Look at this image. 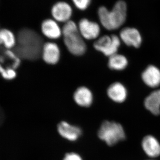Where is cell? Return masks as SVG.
Returning <instances> with one entry per match:
<instances>
[{"instance_id":"obj_7","label":"cell","mask_w":160,"mask_h":160,"mask_svg":"<svg viewBox=\"0 0 160 160\" xmlns=\"http://www.w3.org/2000/svg\"><path fill=\"white\" fill-rule=\"evenodd\" d=\"M41 56L46 64L56 65L58 62L61 57V51L59 46L53 42L44 43Z\"/></svg>"},{"instance_id":"obj_12","label":"cell","mask_w":160,"mask_h":160,"mask_svg":"<svg viewBox=\"0 0 160 160\" xmlns=\"http://www.w3.org/2000/svg\"><path fill=\"white\" fill-rule=\"evenodd\" d=\"M142 79L147 86L156 88L160 85V70L152 65L146 68L142 73Z\"/></svg>"},{"instance_id":"obj_16","label":"cell","mask_w":160,"mask_h":160,"mask_svg":"<svg viewBox=\"0 0 160 160\" xmlns=\"http://www.w3.org/2000/svg\"><path fill=\"white\" fill-rule=\"evenodd\" d=\"M145 107L155 115L160 114V89L152 92L144 102Z\"/></svg>"},{"instance_id":"obj_14","label":"cell","mask_w":160,"mask_h":160,"mask_svg":"<svg viewBox=\"0 0 160 160\" xmlns=\"http://www.w3.org/2000/svg\"><path fill=\"white\" fill-rule=\"evenodd\" d=\"M107 92L108 97L116 102H123L127 96L126 87L120 82H115L111 84L108 88Z\"/></svg>"},{"instance_id":"obj_17","label":"cell","mask_w":160,"mask_h":160,"mask_svg":"<svg viewBox=\"0 0 160 160\" xmlns=\"http://www.w3.org/2000/svg\"><path fill=\"white\" fill-rule=\"evenodd\" d=\"M0 42L6 49H11L16 46L17 38L10 30L3 29L0 31Z\"/></svg>"},{"instance_id":"obj_21","label":"cell","mask_w":160,"mask_h":160,"mask_svg":"<svg viewBox=\"0 0 160 160\" xmlns=\"http://www.w3.org/2000/svg\"><path fill=\"white\" fill-rule=\"evenodd\" d=\"M73 4L78 9L86 10L90 5L91 0H72Z\"/></svg>"},{"instance_id":"obj_2","label":"cell","mask_w":160,"mask_h":160,"mask_svg":"<svg viewBox=\"0 0 160 160\" xmlns=\"http://www.w3.org/2000/svg\"><path fill=\"white\" fill-rule=\"evenodd\" d=\"M62 32L64 44L71 54L81 56L86 53L87 46L76 23L72 20L66 22L62 28Z\"/></svg>"},{"instance_id":"obj_6","label":"cell","mask_w":160,"mask_h":160,"mask_svg":"<svg viewBox=\"0 0 160 160\" xmlns=\"http://www.w3.org/2000/svg\"><path fill=\"white\" fill-rule=\"evenodd\" d=\"M79 31L84 39L92 40L97 38L100 33V27L98 23L86 18L79 21L78 25Z\"/></svg>"},{"instance_id":"obj_18","label":"cell","mask_w":160,"mask_h":160,"mask_svg":"<svg viewBox=\"0 0 160 160\" xmlns=\"http://www.w3.org/2000/svg\"><path fill=\"white\" fill-rule=\"evenodd\" d=\"M128 64V60L126 57L118 53L109 57L108 61V66L112 70H123L126 69Z\"/></svg>"},{"instance_id":"obj_22","label":"cell","mask_w":160,"mask_h":160,"mask_svg":"<svg viewBox=\"0 0 160 160\" xmlns=\"http://www.w3.org/2000/svg\"><path fill=\"white\" fill-rule=\"evenodd\" d=\"M63 160H82V159L78 154L72 152V153L66 154Z\"/></svg>"},{"instance_id":"obj_11","label":"cell","mask_w":160,"mask_h":160,"mask_svg":"<svg viewBox=\"0 0 160 160\" xmlns=\"http://www.w3.org/2000/svg\"><path fill=\"white\" fill-rule=\"evenodd\" d=\"M73 100L79 106L89 107L93 102V95L91 90L85 86H80L75 91Z\"/></svg>"},{"instance_id":"obj_20","label":"cell","mask_w":160,"mask_h":160,"mask_svg":"<svg viewBox=\"0 0 160 160\" xmlns=\"http://www.w3.org/2000/svg\"><path fill=\"white\" fill-rule=\"evenodd\" d=\"M5 53L6 56L12 61V68L15 69L18 68L21 65V58L15 52L12 51L11 49H6Z\"/></svg>"},{"instance_id":"obj_9","label":"cell","mask_w":160,"mask_h":160,"mask_svg":"<svg viewBox=\"0 0 160 160\" xmlns=\"http://www.w3.org/2000/svg\"><path fill=\"white\" fill-rule=\"evenodd\" d=\"M41 29L43 35L49 39H58L62 36V29L54 19H47L43 21Z\"/></svg>"},{"instance_id":"obj_15","label":"cell","mask_w":160,"mask_h":160,"mask_svg":"<svg viewBox=\"0 0 160 160\" xmlns=\"http://www.w3.org/2000/svg\"><path fill=\"white\" fill-rule=\"evenodd\" d=\"M142 146L146 154L150 157H158L160 155V144L154 137H145L142 142Z\"/></svg>"},{"instance_id":"obj_5","label":"cell","mask_w":160,"mask_h":160,"mask_svg":"<svg viewBox=\"0 0 160 160\" xmlns=\"http://www.w3.org/2000/svg\"><path fill=\"white\" fill-rule=\"evenodd\" d=\"M121 45V39L116 35H105L97 40L93 44L94 49L109 57L117 53Z\"/></svg>"},{"instance_id":"obj_3","label":"cell","mask_w":160,"mask_h":160,"mask_svg":"<svg viewBox=\"0 0 160 160\" xmlns=\"http://www.w3.org/2000/svg\"><path fill=\"white\" fill-rule=\"evenodd\" d=\"M101 24L104 28L109 30L118 29L126 22L127 6L122 1L116 3L113 9L109 11L106 7L102 6L98 11Z\"/></svg>"},{"instance_id":"obj_19","label":"cell","mask_w":160,"mask_h":160,"mask_svg":"<svg viewBox=\"0 0 160 160\" xmlns=\"http://www.w3.org/2000/svg\"><path fill=\"white\" fill-rule=\"evenodd\" d=\"M0 72L3 78L8 81L14 79L17 75L16 69L12 67L4 68L2 65L0 66Z\"/></svg>"},{"instance_id":"obj_8","label":"cell","mask_w":160,"mask_h":160,"mask_svg":"<svg viewBox=\"0 0 160 160\" xmlns=\"http://www.w3.org/2000/svg\"><path fill=\"white\" fill-rule=\"evenodd\" d=\"M72 10L68 3L60 2L53 5L51 9V14L54 20L60 22L66 23L70 20Z\"/></svg>"},{"instance_id":"obj_4","label":"cell","mask_w":160,"mask_h":160,"mask_svg":"<svg viewBox=\"0 0 160 160\" xmlns=\"http://www.w3.org/2000/svg\"><path fill=\"white\" fill-rule=\"evenodd\" d=\"M98 136L109 146H113L126 138L125 132L120 124L108 121L102 123L98 132Z\"/></svg>"},{"instance_id":"obj_10","label":"cell","mask_w":160,"mask_h":160,"mask_svg":"<svg viewBox=\"0 0 160 160\" xmlns=\"http://www.w3.org/2000/svg\"><path fill=\"white\" fill-rule=\"evenodd\" d=\"M120 38L127 46L139 48L142 42L139 32L136 29L126 27L121 30Z\"/></svg>"},{"instance_id":"obj_1","label":"cell","mask_w":160,"mask_h":160,"mask_svg":"<svg viewBox=\"0 0 160 160\" xmlns=\"http://www.w3.org/2000/svg\"><path fill=\"white\" fill-rule=\"evenodd\" d=\"M15 52L20 58L34 61L42 54L43 40L37 32L29 29H21L18 33Z\"/></svg>"},{"instance_id":"obj_13","label":"cell","mask_w":160,"mask_h":160,"mask_svg":"<svg viewBox=\"0 0 160 160\" xmlns=\"http://www.w3.org/2000/svg\"><path fill=\"white\" fill-rule=\"evenodd\" d=\"M60 135L70 141L77 140L82 134V130L77 126H71L66 122H62L58 126Z\"/></svg>"}]
</instances>
